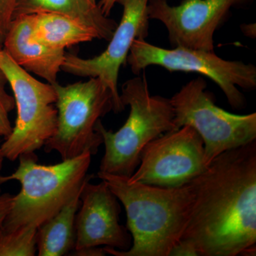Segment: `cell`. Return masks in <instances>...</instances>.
<instances>
[{"label":"cell","instance_id":"6da1fadb","mask_svg":"<svg viewBox=\"0 0 256 256\" xmlns=\"http://www.w3.org/2000/svg\"><path fill=\"white\" fill-rule=\"evenodd\" d=\"M192 204L181 240L200 256L256 254V140L214 158L190 182Z\"/></svg>","mask_w":256,"mask_h":256},{"label":"cell","instance_id":"7a4b0ae2","mask_svg":"<svg viewBox=\"0 0 256 256\" xmlns=\"http://www.w3.org/2000/svg\"><path fill=\"white\" fill-rule=\"evenodd\" d=\"M124 205L132 245L128 250L104 248L114 256H169L182 236L192 204L190 183L180 188H160L129 182L128 178L99 171Z\"/></svg>","mask_w":256,"mask_h":256},{"label":"cell","instance_id":"3957f363","mask_svg":"<svg viewBox=\"0 0 256 256\" xmlns=\"http://www.w3.org/2000/svg\"><path fill=\"white\" fill-rule=\"evenodd\" d=\"M92 154L86 152L53 165L38 164L34 152L18 158L20 164L6 182L21 184L14 195L12 206L1 224L11 232L22 227L38 228L52 218L82 188L92 174H88Z\"/></svg>","mask_w":256,"mask_h":256},{"label":"cell","instance_id":"277c9868","mask_svg":"<svg viewBox=\"0 0 256 256\" xmlns=\"http://www.w3.org/2000/svg\"><path fill=\"white\" fill-rule=\"evenodd\" d=\"M120 96L122 105L130 109L124 126L114 132L108 130L101 120L96 124L105 146L99 171L129 178L139 166L144 146L176 130L174 114L170 99L151 95L144 74L124 82Z\"/></svg>","mask_w":256,"mask_h":256},{"label":"cell","instance_id":"5b68a950","mask_svg":"<svg viewBox=\"0 0 256 256\" xmlns=\"http://www.w3.org/2000/svg\"><path fill=\"white\" fill-rule=\"evenodd\" d=\"M56 94V130L44 144L46 152H56L62 160L98 151L102 138L96 127L101 118L114 111V98L98 78L67 86L52 84Z\"/></svg>","mask_w":256,"mask_h":256},{"label":"cell","instance_id":"8992f818","mask_svg":"<svg viewBox=\"0 0 256 256\" xmlns=\"http://www.w3.org/2000/svg\"><path fill=\"white\" fill-rule=\"evenodd\" d=\"M0 68L14 96L16 118L12 130L1 144L4 159L18 160L34 152L54 134L58 114L52 84L37 80L18 65L2 48Z\"/></svg>","mask_w":256,"mask_h":256},{"label":"cell","instance_id":"52a82bcc","mask_svg":"<svg viewBox=\"0 0 256 256\" xmlns=\"http://www.w3.org/2000/svg\"><path fill=\"white\" fill-rule=\"evenodd\" d=\"M202 77L182 87L170 99L176 130L188 126L200 134L204 143L206 164L228 150L256 140V114H230L215 104Z\"/></svg>","mask_w":256,"mask_h":256},{"label":"cell","instance_id":"ba28073f","mask_svg":"<svg viewBox=\"0 0 256 256\" xmlns=\"http://www.w3.org/2000/svg\"><path fill=\"white\" fill-rule=\"evenodd\" d=\"M126 63L136 74L150 66H159L169 72L201 74L218 86L234 109H242L246 106L245 96L239 88L254 90L256 87V67L254 64L223 60L214 52L184 47L168 50L151 44L146 40H136Z\"/></svg>","mask_w":256,"mask_h":256},{"label":"cell","instance_id":"9c48e42d","mask_svg":"<svg viewBox=\"0 0 256 256\" xmlns=\"http://www.w3.org/2000/svg\"><path fill=\"white\" fill-rule=\"evenodd\" d=\"M204 143L190 126L170 131L146 144L140 153V162L129 182L160 188H180L206 170Z\"/></svg>","mask_w":256,"mask_h":256},{"label":"cell","instance_id":"30bf717a","mask_svg":"<svg viewBox=\"0 0 256 256\" xmlns=\"http://www.w3.org/2000/svg\"><path fill=\"white\" fill-rule=\"evenodd\" d=\"M148 2L149 0H118L124 9L122 18L109 40L107 48L100 54L84 58L66 53L62 70L76 76L100 79L112 92L116 114L124 110L118 86L120 69L126 63L134 40H146L148 36Z\"/></svg>","mask_w":256,"mask_h":256},{"label":"cell","instance_id":"8fae6325","mask_svg":"<svg viewBox=\"0 0 256 256\" xmlns=\"http://www.w3.org/2000/svg\"><path fill=\"white\" fill-rule=\"evenodd\" d=\"M246 0H183L171 6L166 0H149L150 20L161 22L172 46L214 52V35L234 5Z\"/></svg>","mask_w":256,"mask_h":256},{"label":"cell","instance_id":"7c38bea8","mask_svg":"<svg viewBox=\"0 0 256 256\" xmlns=\"http://www.w3.org/2000/svg\"><path fill=\"white\" fill-rule=\"evenodd\" d=\"M92 178L84 184L80 194L73 250L100 246L128 250L132 246V236L127 227L120 224L118 198L105 181L92 184Z\"/></svg>","mask_w":256,"mask_h":256},{"label":"cell","instance_id":"4fadbf2b","mask_svg":"<svg viewBox=\"0 0 256 256\" xmlns=\"http://www.w3.org/2000/svg\"><path fill=\"white\" fill-rule=\"evenodd\" d=\"M2 46L10 58L28 73L41 77L50 84L58 82L65 50L50 48L34 40L30 15L14 18Z\"/></svg>","mask_w":256,"mask_h":256},{"label":"cell","instance_id":"5bb4252c","mask_svg":"<svg viewBox=\"0 0 256 256\" xmlns=\"http://www.w3.org/2000/svg\"><path fill=\"white\" fill-rule=\"evenodd\" d=\"M38 12L58 13L75 18L94 28L99 38L106 41L110 40L118 25L88 0H18L14 18Z\"/></svg>","mask_w":256,"mask_h":256},{"label":"cell","instance_id":"9a60e30c","mask_svg":"<svg viewBox=\"0 0 256 256\" xmlns=\"http://www.w3.org/2000/svg\"><path fill=\"white\" fill-rule=\"evenodd\" d=\"M30 16L32 37L56 50L99 38L97 32L75 18L54 12H38Z\"/></svg>","mask_w":256,"mask_h":256},{"label":"cell","instance_id":"2e32d148","mask_svg":"<svg viewBox=\"0 0 256 256\" xmlns=\"http://www.w3.org/2000/svg\"><path fill=\"white\" fill-rule=\"evenodd\" d=\"M82 188L58 213L37 228L38 256H69L73 252L76 245V216L80 204Z\"/></svg>","mask_w":256,"mask_h":256},{"label":"cell","instance_id":"e0dca14e","mask_svg":"<svg viewBox=\"0 0 256 256\" xmlns=\"http://www.w3.org/2000/svg\"><path fill=\"white\" fill-rule=\"evenodd\" d=\"M36 232L30 226L8 232L0 226V256L36 255Z\"/></svg>","mask_w":256,"mask_h":256},{"label":"cell","instance_id":"ac0fdd59","mask_svg":"<svg viewBox=\"0 0 256 256\" xmlns=\"http://www.w3.org/2000/svg\"><path fill=\"white\" fill-rule=\"evenodd\" d=\"M8 79L0 68V137L6 138L12 130L10 114L15 108L14 96L6 92ZM9 85V84H8Z\"/></svg>","mask_w":256,"mask_h":256},{"label":"cell","instance_id":"d6986e66","mask_svg":"<svg viewBox=\"0 0 256 256\" xmlns=\"http://www.w3.org/2000/svg\"><path fill=\"white\" fill-rule=\"evenodd\" d=\"M18 0H0V46H2L12 23Z\"/></svg>","mask_w":256,"mask_h":256},{"label":"cell","instance_id":"ffe728a7","mask_svg":"<svg viewBox=\"0 0 256 256\" xmlns=\"http://www.w3.org/2000/svg\"><path fill=\"white\" fill-rule=\"evenodd\" d=\"M169 256H200L196 249L190 242L180 240L170 250Z\"/></svg>","mask_w":256,"mask_h":256},{"label":"cell","instance_id":"44dd1931","mask_svg":"<svg viewBox=\"0 0 256 256\" xmlns=\"http://www.w3.org/2000/svg\"><path fill=\"white\" fill-rule=\"evenodd\" d=\"M14 195L5 193L0 195V225L4 222L12 206Z\"/></svg>","mask_w":256,"mask_h":256},{"label":"cell","instance_id":"7402d4cb","mask_svg":"<svg viewBox=\"0 0 256 256\" xmlns=\"http://www.w3.org/2000/svg\"><path fill=\"white\" fill-rule=\"evenodd\" d=\"M106 254L104 248L99 247L89 248L82 249V250H73L69 256H104Z\"/></svg>","mask_w":256,"mask_h":256},{"label":"cell","instance_id":"603a6c76","mask_svg":"<svg viewBox=\"0 0 256 256\" xmlns=\"http://www.w3.org/2000/svg\"><path fill=\"white\" fill-rule=\"evenodd\" d=\"M116 2H118V0H100L98 6L102 14L108 16Z\"/></svg>","mask_w":256,"mask_h":256},{"label":"cell","instance_id":"cb8c5ba5","mask_svg":"<svg viewBox=\"0 0 256 256\" xmlns=\"http://www.w3.org/2000/svg\"><path fill=\"white\" fill-rule=\"evenodd\" d=\"M1 138L0 137V195L2 194V186L6 182V176L2 174V171L3 161H4V156H3L2 152L1 150Z\"/></svg>","mask_w":256,"mask_h":256},{"label":"cell","instance_id":"d4e9b609","mask_svg":"<svg viewBox=\"0 0 256 256\" xmlns=\"http://www.w3.org/2000/svg\"><path fill=\"white\" fill-rule=\"evenodd\" d=\"M88 1L92 4H98L97 2H96V0H88Z\"/></svg>","mask_w":256,"mask_h":256},{"label":"cell","instance_id":"484cf974","mask_svg":"<svg viewBox=\"0 0 256 256\" xmlns=\"http://www.w3.org/2000/svg\"><path fill=\"white\" fill-rule=\"evenodd\" d=\"M2 48H0V52H1Z\"/></svg>","mask_w":256,"mask_h":256}]
</instances>
